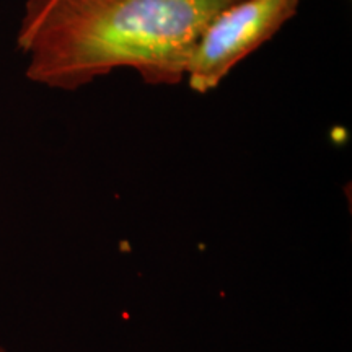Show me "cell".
<instances>
[{"mask_svg": "<svg viewBox=\"0 0 352 352\" xmlns=\"http://www.w3.org/2000/svg\"><path fill=\"white\" fill-rule=\"evenodd\" d=\"M239 0H26L16 46L26 77L76 91L116 69L178 85L210 21Z\"/></svg>", "mask_w": 352, "mask_h": 352, "instance_id": "cell-1", "label": "cell"}, {"mask_svg": "<svg viewBox=\"0 0 352 352\" xmlns=\"http://www.w3.org/2000/svg\"><path fill=\"white\" fill-rule=\"evenodd\" d=\"M302 0H239L219 13L189 57L188 85L196 94L217 88L241 60L297 15Z\"/></svg>", "mask_w": 352, "mask_h": 352, "instance_id": "cell-2", "label": "cell"}, {"mask_svg": "<svg viewBox=\"0 0 352 352\" xmlns=\"http://www.w3.org/2000/svg\"><path fill=\"white\" fill-rule=\"evenodd\" d=\"M0 352H7V351H6V349H3V347H2V346H0Z\"/></svg>", "mask_w": 352, "mask_h": 352, "instance_id": "cell-3", "label": "cell"}]
</instances>
